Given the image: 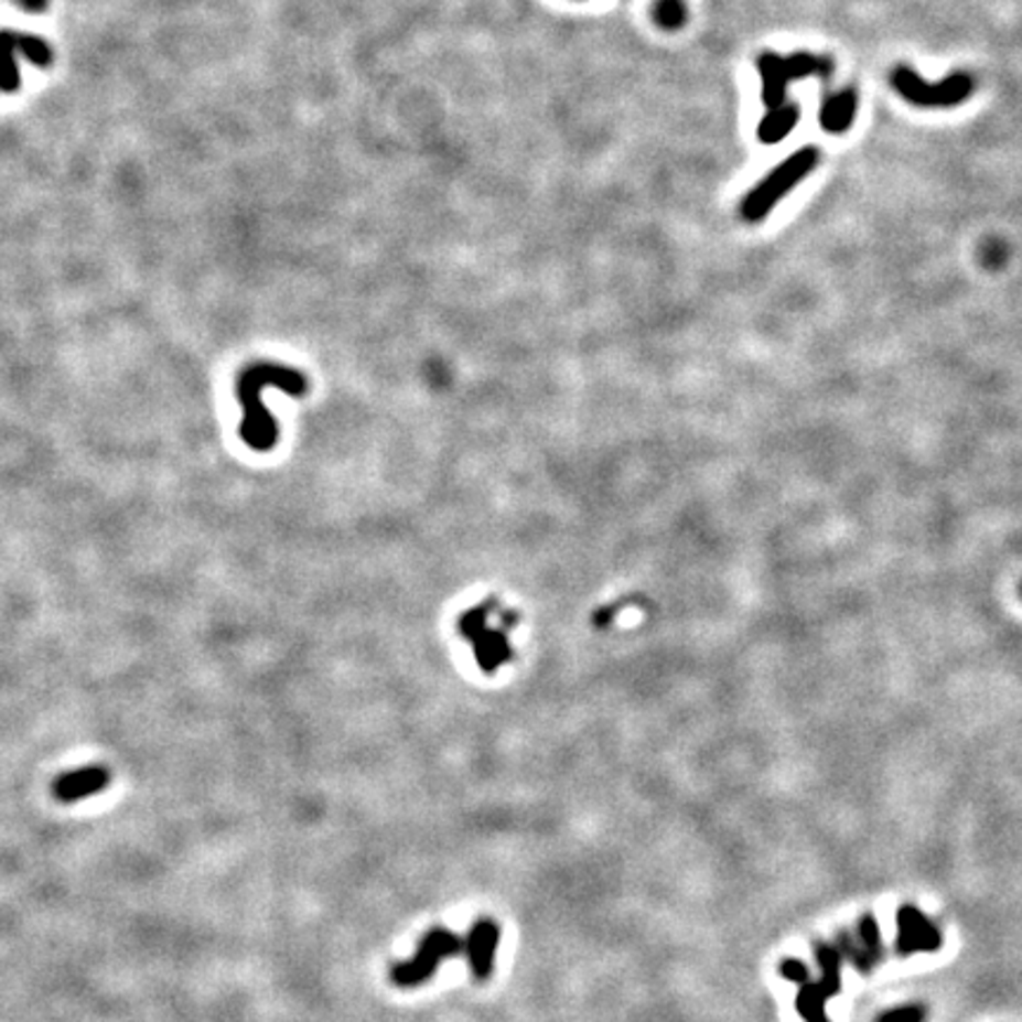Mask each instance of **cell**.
<instances>
[{"mask_svg":"<svg viewBox=\"0 0 1022 1022\" xmlns=\"http://www.w3.org/2000/svg\"><path fill=\"white\" fill-rule=\"evenodd\" d=\"M111 774L105 767H80L74 772H64L53 782V795L60 803L86 800L90 795L100 793L109 786Z\"/></svg>","mask_w":1022,"mask_h":1022,"instance_id":"obj_8","label":"cell"},{"mask_svg":"<svg viewBox=\"0 0 1022 1022\" xmlns=\"http://www.w3.org/2000/svg\"><path fill=\"white\" fill-rule=\"evenodd\" d=\"M499 947V926L493 918H478L469 928L464 939V954L469 959V970L478 982L493 978L495 959Z\"/></svg>","mask_w":1022,"mask_h":1022,"instance_id":"obj_7","label":"cell"},{"mask_svg":"<svg viewBox=\"0 0 1022 1022\" xmlns=\"http://www.w3.org/2000/svg\"><path fill=\"white\" fill-rule=\"evenodd\" d=\"M516 623L518 615L497 599H485L462 615L460 635L472 646L483 673L493 675L514 658L512 632L516 630Z\"/></svg>","mask_w":1022,"mask_h":1022,"instance_id":"obj_2","label":"cell"},{"mask_svg":"<svg viewBox=\"0 0 1022 1022\" xmlns=\"http://www.w3.org/2000/svg\"><path fill=\"white\" fill-rule=\"evenodd\" d=\"M757 72L762 78V103L767 109H776L786 103L790 76L786 69V57L774 53H762L757 57Z\"/></svg>","mask_w":1022,"mask_h":1022,"instance_id":"obj_10","label":"cell"},{"mask_svg":"<svg viewBox=\"0 0 1022 1022\" xmlns=\"http://www.w3.org/2000/svg\"><path fill=\"white\" fill-rule=\"evenodd\" d=\"M798 121H800V107L798 105L784 103L782 107L767 109V114L762 117V121L757 126V138L765 144L782 142L784 138H788V133L793 131V128L798 126Z\"/></svg>","mask_w":1022,"mask_h":1022,"instance_id":"obj_11","label":"cell"},{"mask_svg":"<svg viewBox=\"0 0 1022 1022\" xmlns=\"http://www.w3.org/2000/svg\"><path fill=\"white\" fill-rule=\"evenodd\" d=\"M464 951V939L454 935L452 930L438 926L431 928L424 937L419 939L417 951L412 959L400 961L391 968V982L402 989H415L427 985L445 959L460 956Z\"/></svg>","mask_w":1022,"mask_h":1022,"instance_id":"obj_5","label":"cell"},{"mask_svg":"<svg viewBox=\"0 0 1022 1022\" xmlns=\"http://www.w3.org/2000/svg\"><path fill=\"white\" fill-rule=\"evenodd\" d=\"M654 20L665 31H677L679 26H685L687 22L685 0H656Z\"/></svg>","mask_w":1022,"mask_h":1022,"instance_id":"obj_13","label":"cell"},{"mask_svg":"<svg viewBox=\"0 0 1022 1022\" xmlns=\"http://www.w3.org/2000/svg\"><path fill=\"white\" fill-rule=\"evenodd\" d=\"M26 12H43L47 8V0H14Z\"/></svg>","mask_w":1022,"mask_h":1022,"instance_id":"obj_15","label":"cell"},{"mask_svg":"<svg viewBox=\"0 0 1022 1022\" xmlns=\"http://www.w3.org/2000/svg\"><path fill=\"white\" fill-rule=\"evenodd\" d=\"M266 388H280L289 396H303L308 381L301 372L278 363H254L237 379V396L241 402L239 435L251 450L268 452L278 443V424L263 402Z\"/></svg>","mask_w":1022,"mask_h":1022,"instance_id":"obj_1","label":"cell"},{"mask_svg":"<svg viewBox=\"0 0 1022 1022\" xmlns=\"http://www.w3.org/2000/svg\"><path fill=\"white\" fill-rule=\"evenodd\" d=\"M921 1018H923V1011H921V1009H914V1005H906V1009L890 1011L887 1015L881 1018V1022H921Z\"/></svg>","mask_w":1022,"mask_h":1022,"instance_id":"obj_14","label":"cell"},{"mask_svg":"<svg viewBox=\"0 0 1022 1022\" xmlns=\"http://www.w3.org/2000/svg\"><path fill=\"white\" fill-rule=\"evenodd\" d=\"M890 80L906 103H912L916 107H928V109L956 107V105L966 103L972 95V90H976V78L966 72H954L947 78L930 84V80L923 78L916 69L906 67V64L895 67Z\"/></svg>","mask_w":1022,"mask_h":1022,"instance_id":"obj_4","label":"cell"},{"mask_svg":"<svg viewBox=\"0 0 1022 1022\" xmlns=\"http://www.w3.org/2000/svg\"><path fill=\"white\" fill-rule=\"evenodd\" d=\"M786 69L793 80H803L809 76H819V78H829L833 72V62L831 57L824 55H813V53H793L786 57Z\"/></svg>","mask_w":1022,"mask_h":1022,"instance_id":"obj_12","label":"cell"},{"mask_svg":"<svg viewBox=\"0 0 1022 1022\" xmlns=\"http://www.w3.org/2000/svg\"><path fill=\"white\" fill-rule=\"evenodd\" d=\"M18 55L36 67H51L53 47L45 39L20 31H0V90L14 93L22 86Z\"/></svg>","mask_w":1022,"mask_h":1022,"instance_id":"obj_6","label":"cell"},{"mask_svg":"<svg viewBox=\"0 0 1022 1022\" xmlns=\"http://www.w3.org/2000/svg\"><path fill=\"white\" fill-rule=\"evenodd\" d=\"M819 148H803L782 161L774 171H770L762 181L745 194L741 202V216L749 223H757L770 216V211L782 202L786 194L798 187L805 177L819 164Z\"/></svg>","mask_w":1022,"mask_h":1022,"instance_id":"obj_3","label":"cell"},{"mask_svg":"<svg viewBox=\"0 0 1022 1022\" xmlns=\"http://www.w3.org/2000/svg\"><path fill=\"white\" fill-rule=\"evenodd\" d=\"M857 107H859V95L854 88H842L829 95L824 100L821 114H819L821 128L831 136L848 133L857 119Z\"/></svg>","mask_w":1022,"mask_h":1022,"instance_id":"obj_9","label":"cell"}]
</instances>
